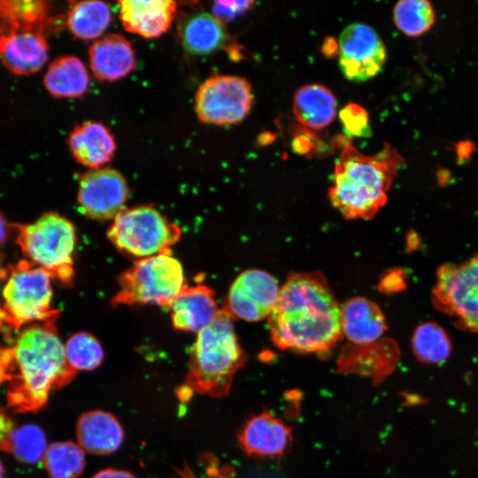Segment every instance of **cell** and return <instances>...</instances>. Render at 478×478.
<instances>
[{"label": "cell", "mask_w": 478, "mask_h": 478, "mask_svg": "<svg viewBox=\"0 0 478 478\" xmlns=\"http://www.w3.org/2000/svg\"><path fill=\"white\" fill-rule=\"evenodd\" d=\"M280 289L274 277L263 270L243 271L230 286L224 308L234 318L261 320L270 315Z\"/></svg>", "instance_id": "cell-13"}, {"label": "cell", "mask_w": 478, "mask_h": 478, "mask_svg": "<svg viewBox=\"0 0 478 478\" xmlns=\"http://www.w3.org/2000/svg\"><path fill=\"white\" fill-rule=\"evenodd\" d=\"M42 463L50 478H77L85 468L84 451L72 441L57 442L48 446Z\"/></svg>", "instance_id": "cell-28"}, {"label": "cell", "mask_w": 478, "mask_h": 478, "mask_svg": "<svg viewBox=\"0 0 478 478\" xmlns=\"http://www.w3.org/2000/svg\"><path fill=\"white\" fill-rule=\"evenodd\" d=\"M397 27L409 36H419L434 24L435 12L431 4L426 0H402L393 11Z\"/></svg>", "instance_id": "cell-29"}, {"label": "cell", "mask_w": 478, "mask_h": 478, "mask_svg": "<svg viewBox=\"0 0 478 478\" xmlns=\"http://www.w3.org/2000/svg\"><path fill=\"white\" fill-rule=\"evenodd\" d=\"M78 444L95 455H108L119 450L124 440L123 428L114 415L101 410L83 413L76 424Z\"/></svg>", "instance_id": "cell-20"}, {"label": "cell", "mask_w": 478, "mask_h": 478, "mask_svg": "<svg viewBox=\"0 0 478 478\" xmlns=\"http://www.w3.org/2000/svg\"><path fill=\"white\" fill-rule=\"evenodd\" d=\"M253 4L252 1H218L214 3L212 11L214 17L222 22L245 12Z\"/></svg>", "instance_id": "cell-33"}, {"label": "cell", "mask_w": 478, "mask_h": 478, "mask_svg": "<svg viewBox=\"0 0 478 478\" xmlns=\"http://www.w3.org/2000/svg\"><path fill=\"white\" fill-rule=\"evenodd\" d=\"M55 320L26 326L0 347L5 368L7 405L18 412H36L53 389L73 381L77 372L66 358Z\"/></svg>", "instance_id": "cell-2"}, {"label": "cell", "mask_w": 478, "mask_h": 478, "mask_svg": "<svg viewBox=\"0 0 478 478\" xmlns=\"http://www.w3.org/2000/svg\"><path fill=\"white\" fill-rule=\"evenodd\" d=\"M401 164L400 155L389 144L373 156L346 145L335 165L328 192L331 204L347 220L374 218L386 204Z\"/></svg>", "instance_id": "cell-3"}, {"label": "cell", "mask_w": 478, "mask_h": 478, "mask_svg": "<svg viewBox=\"0 0 478 478\" xmlns=\"http://www.w3.org/2000/svg\"><path fill=\"white\" fill-rule=\"evenodd\" d=\"M344 128L354 135H366L370 133L366 111L357 104H348L340 112Z\"/></svg>", "instance_id": "cell-32"}, {"label": "cell", "mask_w": 478, "mask_h": 478, "mask_svg": "<svg viewBox=\"0 0 478 478\" xmlns=\"http://www.w3.org/2000/svg\"><path fill=\"white\" fill-rule=\"evenodd\" d=\"M412 348L420 361L440 364L449 358L451 344L447 333L441 326L435 322H425L415 328Z\"/></svg>", "instance_id": "cell-27"}, {"label": "cell", "mask_w": 478, "mask_h": 478, "mask_svg": "<svg viewBox=\"0 0 478 478\" xmlns=\"http://www.w3.org/2000/svg\"><path fill=\"white\" fill-rule=\"evenodd\" d=\"M181 41L184 50L195 56H204L223 48L227 34L223 22L207 12L189 16L181 27Z\"/></svg>", "instance_id": "cell-23"}, {"label": "cell", "mask_w": 478, "mask_h": 478, "mask_svg": "<svg viewBox=\"0 0 478 478\" xmlns=\"http://www.w3.org/2000/svg\"><path fill=\"white\" fill-rule=\"evenodd\" d=\"M343 334L353 344H369L381 340L387 330L385 317L374 302L353 297L341 307Z\"/></svg>", "instance_id": "cell-21"}, {"label": "cell", "mask_w": 478, "mask_h": 478, "mask_svg": "<svg viewBox=\"0 0 478 478\" xmlns=\"http://www.w3.org/2000/svg\"><path fill=\"white\" fill-rule=\"evenodd\" d=\"M4 468L2 462L0 461V478H4Z\"/></svg>", "instance_id": "cell-39"}, {"label": "cell", "mask_w": 478, "mask_h": 478, "mask_svg": "<svg viewBox=\"0 0 478 478\" xmlns=\"http://www.w3.org/2000/svg\"><path fill=\"white\" fill-rule=\"evenodd\" d=\"M237 438L241 449L250 456L276 457L286 452L292 435L287 424L266 411L247 420Z\"/></svg>", "instance_id": "cell-15"}, {"label": "cell", "mask_w": 478, "mask_h": 478, "mask_svg": "<svg viewBox=\"0 0 478 478\" xmlns=\"http://www.w3.org/2000/svg\"><path fill=\"white\" fill-rule=\"evenodd\" d=\"M273 343L298 353H328L343 335L341 307L320 272L290 274L267 318Z\"/></svg>", "instance_id": "cell-1"}, {"label": "cell", "mask_w": 478, "mask_h": 478, "mask_svg": "<svg viewBox=\"0 0 478 478\" xmlns=\"http://www.w3.org/2000/svg\"><path fill=\"white\" fill-rule=\"evenodd\" d=\"M93 478H136V477L127 471L109 467V468H105L97 472L93 476Z\"/></svg>", "instance_id": "cell-35"}, {"label": "cell", "mask_w": 478, "mask_h": 478, "mask_svg": "<svg viewBox=\"0 0 478 478\" xmlns=\"http://www.w3.org/2000/svg\"><path fill=\"white\" fill-rule=\"evenodd\" d=\"M67 144L74 159L90 169L102 168L112 159L116 150L112 132L97 121L75 126L68 135Z\"/></svg>", "instance_id": "cell-19"}, {"label": "cell", "mask_w": 478, "mask_h": 478, "mask_svg": "<svg viewBox=\"0 0 478 478\" xmlns=\"http://www.w3.org/2000/svg\"><path fill=\"white\" fill-rule=\"evenodd\" d=\"M14 429L13 420L0 409V451L9 452L10 437Z\"/></svg>", "instance_id": "cell-34"}, {"label": "cell", "mask_w": 478, "mask_h": 478, "mask_svg": "<svg viewBox=\"0 0 478 478\" xmlns=\"http://www.w3.org/2000/svg\"><path fill=\"white\" fill-rule=\"evenodd\" d=\"M90 69L101 81L126 77L135 66V53L130 42L121 35L111 34L95 41L89 50Z\"/></svg>", "instance_id": "cell-17"}, {"label": "cell", "mask_w": 478, "mask_h": 478, "mask_svg": "<svg viewBox=\"0 0 478 478\" xmlns=\"http://www.w3.org/2000/svg\"><path fill=\"white\" fill-rule=\"evenodd\" d=\"M66 358L76 372L97 368L103 362L104 353L100 343L91 334H73L65 343Z\"/></svg>", "instance_id": "cell-30"}, {"label": "cell", "mask_w": 478, "mask_h": 478, "mask_svg": "<svg viewBox=\"0 0 478 478\" xmlns=\"http://www.w3.org/2000/svg\"><path fill=\"white\" fill-rule=\"evenodd\" d=\"M17 243L27 261L65 283L73 275L75 227L58 212L43 213L29 224H12Z\"/></svg>", "instance_id": "cell-6"}, {"label": "cell", "mask_w": 478, "mask_h": 478, "mask_svg": "<svg viewBox=\"0 0 478 478\" xmlns=\"http://www.w3.org/2000/svg\"><path fill=\"white\" fill-rule=\"evenodd\" d=\"M252 101L251 87L246 79L215 74L198 88L195 110L204 123L219 126L237 124L250 112Z\"/></svg>", "instance_id": "cell-10"}, {"label": "cell", "mask_w": 478, "mask_h": 478, "mask_svg": "<svg viewBox=\"0 0 478 478\" xmlns=\"http://www.w3.org/2000/svg\"><path fill=\"white\" fill-rule=\"evenodd\" d=\"M9 227L10 225L7 224L3 213L0 212V244L6 240Z\"/></svg>", "instance_id": "cell-36"}, {"label": "cell", "mask_w": 478, "mask_h": 478, "mask_svg": "<svg viewBox=\"0 0 478 478\" xmlns=\"http://www.w3.org/2000/svg\"><path fill=\"white\" fill-rule=\"evenodd\" d=\"M128 187L118 171L91 169L79 178L77 202L85 215L94 220H113L124 208Z\"/></svg>", "instance_id": "cell-12"}, {"label": "cell", "mask_w": 478, "mask_h": 478, "mask_svg": "<svg viewBox=\"0 0 478 478\" xmlns=\"http://www.w3.org/2000/svg\"><path fill=\"white\" fill-rule=\"evenodd\" d=\"M337 102L332 91L318 84H306L296 92L293 113L304 126L322 129L330 125L336 114Z\"/></svg>", "instance_id": "cell-22"}, {"label": "cell", "mask_w": 478, "mask_h": 478, "mask_svg": "<svg viewBox=\"0 0 478 478\" xmlns=\"http://www.w3.org/2000/svg\"><path fill=\"white\" fill-rule=\"evenodd\" d=\"M46 33L18 30L0 34V61L15 75H29L40 71L48 60Z\"/></svg>", "instance_id": "cell-14"}, {"label": "cell", "mask_w": 478, "mask_h": 478, "mask_svg": "<svg viewBox=\"0 0 478 478\" xmlns=\"http://www.w3.org/2000/svg\"><path fill=\"white\" fill-rule=\"evenodd\" d=\"M180 227L150 205L124 208L107 231L112 243L122 253L143 259L172 252L181 237Z\"/></svg>", "instance_id": "cell-8"}, {"label": "cell", "mask_w": 478, "mask_h": 478, "mask_svg": "<svg viewBox=\"0 0 478 478\" xmlns=\"http://www.w3.org/2000/svg\"><path fill=\"white\" fill-rule=\"evenodd\" d=\"M6 382L5 368L3 361L0 358V385Z\"/></svg>", "instance_id": "cell-38"}, {"label": "cell", "mask_w": 478, "mask_h": 478, "mask_svg": "<svg viewBox=\"0 0 478 478\" xmlns=\"http://www.w3.org/2000/svg\"><path fill=\"white\" fill-rule=\"evenodd\" d=\"M432 297L436 307L458 327L478 333V254L439 267Z\"/></svg>", "instance_id": "cell-9"}, {"label": "cell", "mask_w": 478, "mask_h": 478, "mask_svg": "<svg viewBox=\"0 0 478 478\" xmlns=\"http://www.w3.org/2000/svg\"><path fill=\"white\" fill-rule=\"evenodd\" d=\"M111 19V9L106 3L81 1L71 6L66 21L67 28L74 37L92 40L103 35Z\"/></svg>", "instance_id": "cell-26"}, {"label": "cell", "mask_w": 478, "mask_h": 478, "mask_svg": "<svg viewBox=\"0 0 478 478\" xmlns=\"http://www.w3.org/2000/svg\"><path fill=\"white\" fill-rule=\"evenodd\" d=\"M112 304L169 307L187 286L181 262L170 253L139 259L119 278Z\"/></svg>", "instance_id": "cell-7"}, {"label": "cell", "mask_w": 478, "mask_h": 478, "mask_svg": "<svg viewBox=\"0 0 478 478\" xmlns=\"http://www.w3.org/2000/svg\"><path fill=\"white\" fill-rule=\"evenodd\" d=\"M47 91L58 98H78L89 89V77L83 62L73 55L54 59L43 77Z\"/></svg>", "instance_id": "cell-24"}, {"label": "cell", "mask_w": 478, "mask_h": 478, "mask_svg": "<svg viewBox=\"0 0 478 478\" xmlns=\"http://www.w3.org/2000/svg\"><path fill=\"white\" fill-rule=\"evenodd\" d=\"M47 448L44 432L34 424L15 428L10 437L9 452L25 463L42 460Z\"/></svg>", "instance_id": "cell-31"}, {"label": "cell", "mask_w": 478, "mask_h": 478, "mask_svg": "<svg viewBox=\"0 0 478 478\" xmlns=\"http://www.w3.org/2000/svg\"><path fill=\"white\" fill-rule=\"evenodd\" d=\"M174 328L198 333L217 317L219 309L214 291L208 286H186L170 306Z\"/></svg>", "instance_id": "cell-18"}, {"label": "cell", "mask_w": 478, "mask_h": 478, "mask_svg": "<svg viewBox=\"0 0 478 478\" xmlns=\"http://www.w3.org/2000/svg\"><path fill=\"white\" fill-rule=\"evenodd\" d=\"M177 11L171 0H122L119 13L124 28L143 38H155L171 27Z\"/></svg>", "instance_id": "cell-16"}, {"label": "cell", "mask_w": 478, "mask_h": 478, "mask_svg": "<svg viewBox=\"0 0 478 478\" xmlns=\"http://www.w3.org/2000/svg\"><path fill=\"white\" fill-rule=\"evenodd\" d=\"M50 2L44 0H0V34L18 30L46 33L51 24Z\"/></svg>", "instance_id": "cell-25"}, {"label": "cell", "mask_w": 478, "mask_h": 478, "mask_svg": "<svg viewBox=\"0 0 478 478\" xmlns=\"http://www.w3.org/2000/svg\"><path fill=\"white\" fill-rule=\"evenodd\" d=\"M9 274V267H5L4 264L2 263V256L0 253V291H1V286L4 281H5L7 276Z\"/></svg>", "instance_id": "cell-37"}, {"label": "cell", "mask_w": 478, "mask_h": 478, "mask_svg": "<svg viewBox=\"0 0 478 478\" xmlns=\"http://www.w3.org/2000/svg\"><path fill=\"white\" fill-rule=\"evenodd\" d=\"M8 267L2 289L0 331L12 338L26 326L57 320L59 310L51 307V275L27 260Z\"/></svg>", "instance_id": "cell-5"}, {"label": "cell", "mask_w": 478, "mask_h": 478, "mask_svg": "<svg viewBox=\"0 0 478 478\" xmlns=\"http://www.w3.org/2000/svg\"><path fill=\"white\" fill-rule=\"evenodd\" d=\"M234 317L220 309L215 320L197 334L192 346L186 387L214 398L228 395L246 354L235 332Z\"/></svg>", "instance_id": "cell-4"}, {"label": "cell", "mask_w": 478, "mask_h": 478, "mask_svg": "<svg viewBox=\"0 0 478 478\" xmlns=\"http://www.w3.org/2000/svg\"><path fill=\"white\" fill-rule=\"evenodd\" d=\"M338 54L343 74L357 82L377 75L386 61V49L381 37L363 23H352L342 31Z\"/></svg>", "instance_id": "cell-11"}]
</instances>
